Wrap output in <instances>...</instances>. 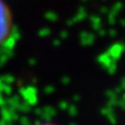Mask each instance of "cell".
Segmentation results:
<instances>
[{"mask_svg":"<svg viewBox=\"0 0 125 125\" xmlns=\"http://www.w3.org/2000/svg\"><path fill=\"white\" fill-rule=\"evenodd\" d=\"M12 18L7 3L0 0V45L2 44L11 33Z\"/></svg>","mask_w":125,"mask_h":125,"instance_id":"1","label":"cell"},{"mask_svg":"<svg viewBox=\"0 0 125 125\" xmlns=\"http://www.w3.org/2000/svg\"><path fill=\"white\" fill-rule=\"evenodd\" d=\"M37 125H54V124H51V123H43V124H37Z\"/></svg>","mask_w":125,"mask_h":125,"instance_id":"2","label":"cell"}]
</instances>
